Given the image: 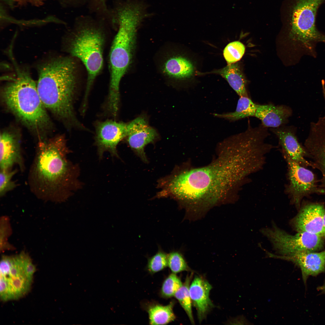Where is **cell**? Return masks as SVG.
<instances>
[{
  "instance_id": "3957f363",
  "label": "cell",
  "mask_w": 325,
  "mask_h": 325,
  "mask_svg": "<svg viewBox=\"0 0 325 325\" xmlns=\"http://www.w3.org/2000/svg\"><path fill=\"white\" fill-rule=\"evenodd\" d=\"M76 58L70 56L50 58L37 67L38 91L46 108L69 125L85 130L77 118L74 104L78 86Z\"/></svg>"
},
{
  "instance_id": "836d02e7",
  "label": "cell",
  "mask_w": 325,
  "mask_h": 325,
  "mask_svg": "<svg viewBox=\"0 0 325 325\" xmlns=\"http://www.w3.org/2000/svg\"><path fill=\"white\" fill-rule=\"evenodd\" d=\"M4 0L5 1H7L8 2H9V1L10 2V1H11L12 0Z\"/></svg>"
},
{
  "instance_id": "f546056e",
  "label": "cell",
  "mask_w": 325,
  "mask_h": 325,
  "mask_svg": "<svg viewBox=\"0 0 325 325\" xmlns=\"http://www.w3.org/2000/svg\"><path fill=\"white\" fill-rule=\"evenodd\" d=\"M23 268L25 273L28 277L32 279V276L36 270V267L31 259L26 252L24 251Z\"/></svg>"
},
{
  "instance_id": "277c9868",
  "label": "cell",
  "mask_w": 325,
  "mask_h": 325,
  "mask_svg": "<svg viewBox=\"0 0 325 325\" xmlns=\"http://www.w3.org/2000/svg\"><path fill=\"white\" fill-rule=\"evenodd\" d=\"M149 16L145 7L135 2H120L112 10V24L118 29L109 57L110 79L107 98L110 101L116 102L120 99V83L132 61L137 29Z\"/></svg>"
},
{
  "instance_id": "2e32d148",
  "label": "cell",
  "mask_w": 325,
  "mask_h": 325,
  "mask_svg": "<svg viewBox=\"0 0 325 325\" xmlns=\"http://www.w3.org/2000/svg\"><path fill=\"white\" fill-rule=\"evenodd\" d=\"M0 138V169L11 170L17 166L23 171L24 161L18 138L8 131L1 132Z\"/></svg>"
},
{
  "instance_id": "4316f807",
  "label": "cell",
  "mask_w": 325,
  "mask_h": 325,
  "mask_svg": "<svg viewBox=\"0 0 325 325\" xmlns=\"http://www.w3.org/2000/svg\"><path fill=\"white\" fill-rule=\"evenodd\" d=\"M183 284L175 274L172 273L165 279L162 283L160 291L161 296L165 298L174 296Z\"/></svg>"
},
{
  "instance_id": "7a4b0ae2",
  "label": "cell",
  "mask_w": 325,
  "mask_h": 325,
  "mask_svg": "<svg viewBox=\"0 0 325 325\" xmlns=\"http://www.w3.org/2000/svg\"><path fill=\"white\" fill-rule=\"evenodd\" d=\"M70 152L62 135L39 142L28 178L36 197L61 203L80 188L78 169L68 158Z\"/></svg>"
},
{
  "instance_id": "d6a6232c",
  "label": "cell",
  "mask_w": 325,
  "mask_h": 325,
  "mask_svg": "<svg viewBox=\"0 0 325 325\" xmlns=\"http://www.w3.org/2000/svg\"><path fill=\"white\" fill-rule=\"evenodd\" d=\"M324 226H325V214H324Z\"/></svg>"
},
{
  "instance_id": "d6986e66",
  "label": "cell",
  "mask_w": 325,
  "mask_h": 325,
  "mask_svg": "<svg viewBox=\"0 0 325 325\" xmlns=\"http://www.w3.org/2000/svg\"><path fill=\"white\" fill-rule=\"evenodd\" d=\"M162 70L166 76L178 80L190 79L195 73L194 65L187 58L180 55L168 57L163 62Z\"/></svg>"
},
{
  "instance_id": "44dd1931",
  "label": "cell",
  "mask_w": 325,
  "mask_h": 325,
  "mask_svg": "<svg viewBox=\"0 0 325 325\" xmlns=\"http://www.w3.org/2000/svg\"><path fill=\"white\" fill-rule=\"evenodd\" d=\"M257 104L249 96H240L236 110L233 112L222 114L214 113L215 117L234 121L249 117L254 116Z\"/></svg>"
},
{
  "instance_id": "6da1fadb",
  "label": "cell",
  "mask_w": 325,
  "mask_h": 325,
  "mask_svg": "<svg viewBox=\"0 0 325 325\" xmlns=\"http://www.w3.org/2000/svg\"><path fill=\"white\" fill-rule=\"evenodd\" d=\"M218 147V157L211 163L186 169L166 184L168 194L179 201L188 212H199L236 198L250 176L263 169L261 153L249 139L230 137Z\"/></svg>"
},
{
  "instance_id": "7c38bea8",
  "label": "cell",
  "mask_w": 325,
  "mask_h": 325,
  "mask_svg": "<svg viewBox=\"0 0 325 325\" xmlns=\"http://www.w3.org/2000/svg\"><path fill=\"white\" fill-rule=\"evenodd\" d=\"M324 207L320 203H310L299 209L290 220L291 226L296 232H305L319 236L325 239Z\"/></svg>"
},
{
  "instance_id": "7402d4cb",
  "label": "cell",
  "mask_w": 325,
  "mask_h": 325,
  "mask_svg": "<svg viewBox=\"0 0 325 325\" xmlns=\"http://www.w3.org/2000/svg\"><path fill=\"white\" fill-rule=\"evenodd\" d=\"M174 303L171 302L167 305H153L150 306L147 311L151 325H165L174 321L175 316L173 311Z\"/></svg>"
},
{
  "instance_id": "1f68e13d",
  "label": "cell",
  "mask_w": 325,
  "mask_h": 325,
  "mask_svg": "<svg viewBox=\"0 0 325 325\" xmlns=\"http://www.w3.org/2000/svg\"><path fill=\"white\" fill-rule=\"evenodd\" d=\"M318 291L322 293H325V281L323 284L318 288Z\"/></svg>"
},
{
  "instance_id": "484cf974",
  "label": "cell",
  "mask_w": 325,
  "mask_h": 325,
  "mask_svg": "<svg viewBox=\"0 0 325 325\" xmlns=\"http://www.w3.org/2000/svg\"><path fill=\"white\" fill-rule=\"evenodd\" d=\"M168 266L172 273L190 271L183 255L179 251L173 250L168 254Z\"/></svg>"
},
{
  "instance_id": "4fadbf2b",
  "label": "cell",
  "mask_w": 325,
  "mask_h": 325,
  "mask_svg": "<svg viewBox=\"0 0 325 325\" xmlns=\"http://www.w3.org/2000/svg\"><path fill=\"white\" fill-rule=\"evenodd\" d=\"M302 252L286 255L269 252L268 256L293 262L301 269L304 282L308 277L315 276L325 271V249L320 252Z\"/></svg>"
},
{
  "instance_id": "ba28073f",
  "label": "cell",
  "mask_w": 325,
  "mask_h": 325,
  "mask_svg": "<svg viewBox=\"0 0 325 325\" xmlns=\"http://www.w3.org/2000/svg\"><path fill=\"white\" fill-rule=\"evenodd\" d=\"M260 232L270 241L274 254L286 255L302 252H315L323 247L325 239L318 235L305 232L288 233L274 223L261 229Z\"/></svg>"
},
{
  "instance_id": "ffe728a7",
  "label": "cell",
  "mask_w": 325,
  "mask_h": 325,
  "mask_svg": "<svg viewBox=\"0 0 325 325\" xmlns=\"http://www.w3.org/2000/svg\"><path fill=\"white\" fill-rule=\"evenodd\" d=\"M219 75L224 78L231 87L240 96H249L246 82L237 63L228 64L225 67L206 73Z\"/></svg>"
},
{
  "instance_id": "5bb4252c",
  "label": "cell",
  "mask_w": 325,
  "mask_h": 325,
  "mask_svg": "<svg viewBox=\"0 0 325 325\" xmlns=\"http://www.w3.org/2000/svg\"><path fill=\"white\" fill-rule=\"evenodd\" d=\"M158 136L156 129L150 126L144 117L139 116L127 123V140L130 147L142 160L147 161L145 146L153 142Z\"/></svg>"
},
{
  "instance_id": "9c48e42d",
  "label": "cell",
  "mask_w": 325,
  "mask_h": 325,
  "mask_svg": "<svg viewBox=\"0 0 325 325\" xmlns=\"http://www.w3.org/2000/svg\"><path fill=\"white\" fill-rule=\"evenodd\" d=\"M283 153L288 171V183L285 192L291 204L299 209L304 197L314 193H324V191L318 186L317 179L312 171L293 161L286 154Z\"/></svg>"
},
{
  "instance_id": "83f0119b",
  "label": "cell",
  "mask_w": 325,
  "mask_h": 325,
  "mask_svg": "<svg viewBox=\"0 0 325 325\" xmlns=\"http://www.w3.org/2000/svg\"><path fill=\"white\" fill-rule=\"evenodd\" d=\"M17 169L0 170V197H3L7 193L14 190L17 184L12 180L13 176L18 172Z\"/></svg>"
},
{
  "instance_id": "cb8c5ba5",
  "label": "cell",
  "mask_w": 325,
  "mask_h": 325,
  "mask_svg": "<svg viewBox=\"0 0 325 325\" xmlns=\"http://www.w3.org/2000/svg\"><path fill=\"white\" fill-rule=\"evenodd\" d=\"M245 48L240 42L236 41L229 43L223 51V55L228 64L235 63L240 60L243 55Z\"/></svg>"
},
{
  "instance_id": "d4e9b609",
  "label": "cell",
  "mask_w": 325,
  "mask_h": 325,
  "mask_svg": "<svg viewBox=\"0 0 325 325\" xmlns=\"http://www.w3.org/2000/svg\"><path fill=\"white\" fill-rule=\"evenodd\" d=\"M168 254L165 252L160 247L157 252L148 259L147 268L151 273L160 271L168 265Z\"/></svg>"
},
{
  "instance_id": "5b68a950",
  "label": "cell",
  "mask_w": 325,
  "mask_h": 325,
  "mask_svg": "<svg viewBox=\"0 0 325 325\" xmlns=\"http://www.w3.org/2000/svg\"><path fill=\"white\" fill-rule=\"evenodd\" d=\"M16 75L4 87L3 101L8 108L27 127L37 132L48 129L50 119L39 95L37 85L26 68L12 59Z\"/></svg>"
},
{
  "instance_id": "52a82bcc",
  "label": "cell",
  "mask_w": 325,
  "mask_h": 325,
  "mask_svg": "<svg viewBox=\"0 0 325 325\" xmlns=\"http://www.w3.org/2000/svg\"><path fill=\"white\" fill-rule=\"evenodd\" d=\"M325 0H295L290 16L289 38L301 55L317 56L316 46L325 35L316 25L318 9Z\"/></svg>"
},
{
  "instance_id": "e0dca14e",
  "label": "cell",
  "mask_w": 325,
  "mask_h": 325,
  "mask_svg": "<svg viewBox=\"0 0 325 325\" xmlns=\"http://www.w3.org/2000/svg\"><path fill=\"white\" fill-rule=\"evenodd\" d=\"M212 287L206 280L200 277H195L189 287V292L192 303L197 311L200 322L206 317L207 314L214 307L209 298Z\"/></svg>"
},
{
  "instance_id": "f1b7e54d",
  "label": "cell",
  "mask_w": 325,
  "mask_h": 325,
  "mask_svg": "<svg viewBox=\"0 0 325 325\" xmlns=\"http://www.w3.org/2000/svg\"><path fill=\"white\" fill-rule=\"evenodd\" d=\"M0 222L1 251L14 250V247L8 242V239L12 232L10 219L7 216H2L1 218Z\"/></svg>"
},
{
  "instance_id": "4dcf8cb0",
  "label": "cell",
  "mask_w": 325,
  "mask_h": 325,
  "mask_svg": "<svg viewBox=\"0 0 325 325\" xmlns=\"http://www.w3.org/2000/svg\"><path fill=\"white\" fill-rule=\"evenodd\" d=\"M91 5L98 10L104 11L107 9L106 0H91Z\"/></svg>"
},
{
  "instance_id": "ac0fdd59",
  "label": "cell",
  "mask_w": 325,
  "mask_h": 325,
  "mask_svg": "<svg viewBox=\"0 0 325 325\" xmlns=\"http://www.w3.org/2000/svg\"><path fill=\"white\" fill-rule=\"evenodd\" d=\"M292 114L291 108L284 105L258 104L254 117L265 127L275 128L285 125Z\"/></svg>"
},
{
  "instance_id": "603a6c76",
  "label": "cell",
  "mask_w": 325,
  "mask_h": 325,
  "mask_svg": "<svg viewBox=\"0 0 325 325\" xmlns=\"http://www.w3.org/2000/svg\"><path fill=\"white\" fill-rule=\"evenodd\" d=\"M191 277V274L186 277L185 282L176 292L174 296L185 311L191 323L194 324V322L192 310V302L189 292Z\"/></svg>"
},
{
  "instance_id": "9a60e30c",
  "label": "cell",
  "mask_w": 325,
  "mask_h": 325,
  "mask_svg": "<svg viewBox=\"0 0 325 325\" xmlns=\"http://www.w3.org/2000/svg\"><path fill=\"white\" fill-rule=\"evenodd\" d=\"M270 130L277 138L283 153L301 166L313 167L311 162L305 158L307 156V154L304 147L299 142L296 135V128L285 125L277 128H271Z\"/></svg>"
},
{
  "instance_id": "30bf717a",
  "label": "cell",
  "mask_w": 325,
  "mask_h": 325,
  "mask_svg": "<svg viewBox=\"0 0 325 325\" xmlns=\"http://www.w3.org/2000/svg\"><path fill=\"white\" fill-rule=\"evenodd\" d=\"M95 144L99 157L108 151L113 156L118 157L117 147L127 134V123L111 120L98 121L95 125Z\"/></svg>"
},
{
  "instance_id": "8fae6325",
  "label": "cell",
  "mask_w": 325,
  "mask_h": 325,
  "mask_svg": "<svg viewBox=\"0 0 325 325\" xmlns=\"http://www.w3.org/2000/svg\"><path fill=\"white\" fill-rule=\"evenodd\" d=\"M304 145L313 168L318 169L321 174L320 187L325 193V115L311 124Z\"/></svg>"
},
{
  "instance_id": "8992f818",
  "label": "cell",
  "mask_w": 325,
  "mask_h": 325,
  "mask_svg": "<svg viewBox=\"0 0 325 325\" xmlns=\"http://www.w3.org/2000/svg\"><path fill=\"white\" fill-rule=\"evenodd\" d=\"M102 18L99 21L87 16L77 18L67 38L66 50L70 56L83 63L87 78L83 101H88L89 93L103 65L105 34Z\"/></svg>"
}]
</instances>
